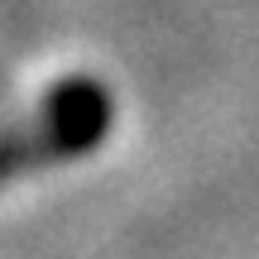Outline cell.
<instances>
[{
	"instance_id": "7a4b0ae2",
	"label": "cell",
	"mask_w": 259,
	"mask_h": 259,
	"mask_svg": "<svg viewBox=\"0 0 259 259\" xmlns=\"http://www.w3.org/2000/svg\"><path fill=\"white\" fill-rule=\"evenodd\" d=\"M15 168H19V149L15 144H0V183H5Z\"/></svg>"
},
{
	"instance_id": "6da1fadb",
	"label": "cell",
	"mask_w": 259,
	"mask_h": 259,
	"mask_svg": "<svg viewBox=\"0 0 259 259\" xmlns=\"http://www.w3.org/2000/svg\"><path fill=\"white\" fill-rule=\"evenodd\" d=\"M115 120V106L111 92L92 77H67L48 92L44 101V149L48 154H92L106 135H111Z\"/></svg>"
}]
</instances>
